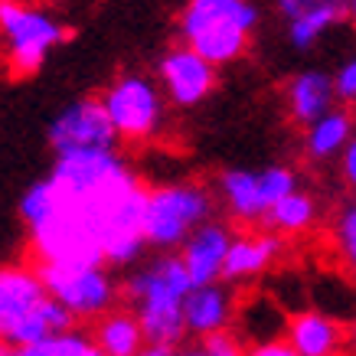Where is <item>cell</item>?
<instances>
[{"label": "cell", "instance_id": "1", "mask_svg": "<svg viewBox=\"0 0 356 356\" xmlns=\"http://www.w3.org/2000/svg\"><path fill=\"white\" fill-rule=\"evenodd\" d=\"M196 284L180 252H157L151 261L134 268L121 281V298L138 314L147 343L180 346L190 337L184 317L186 294Z\"/></svg>", "mask_w": 356, "mask_h": 356}, {"label": "cell", "instance_id": "2", "mask_svg": "<svg viewBox=\"0 0 356 356\" xmlns=\"http://www.w3.org/2000/svg\"><path fill=\"white\" fill-rule=\"evenodd\" d=\"M255 23L259 7L252 0H186L180 13V36L213 65H226L248 49Z\"/></svg>", "mask_w": 356, "mask_h": 356}, {"label": "cell", "instance_id": "3", "mask_svg": "<svg viewBox=\"0 0 356 356\" xmlns=\"http://www.w3.org/2000/svg\"><path fill=\"white\" fill-rule=\"evenodd\" d=\"M216 200L213 193L200 184H170L151 190L147 203V219H144V236L154 252H173L186 238L193 236V229L213 219Z\"/></svg>", "mask_w": 356, "mask_h": 356}, {"label": "cell", "instance_id": "4", "mask_svg": "<svg viewBox=\"0 0 356 356\" xmlns=\"http://www.w3.org/2000/svg\"><path fill=\"white\" fill-rule=\"evenodd\" d=\"M0 30H3V59L7 76H36L53 46L69 40V33L40 7L23 0H0Z\"/></svg>", "mask_w": 356, "mask_h": 356}, {"label": "cell", "instance_id": "5", "mask_svg": "<svg viewBox=\"0 0 356 356\" xmlns=\"http://www.w3.org/2000/svg\"><path fill=\"white\" fill-rule=\"evenodd\" d=\"M46 291L76 314L79 321H98L121 298V284L111 281L105 265H69V261H33Z\"/></svg>", "mask_w": 356, "mask_h": 356}, {"label": "cell", "instance_id": "6", "mask_svg": "<svg viewBox=\"0 0 356 356\" xmlns=\"http://www.w3.org/2000/svg\"><path fill=\"white\" fill-rule=\"evenodd\" d=\"M46 138L56 157L82 151H118V144H124L102 98H79L65 105L53 118Z\"/></svg>", "mask_w": 356, "mask_h": 356}, {"label": "cell", "instance_id": "7", "mask_svg": "<svg viewBox=\"0 0 356 356\" xmlns=\"http://www.w3.org/2000/svg\"><path fill=\"white\" fill-rule=\"evenodd\" d=\"M102 102H105L124 144H144L161 128L163 102L157 86L147 76H121L118 82L105 88Z\"/></svg>", "mask_w": 356, "mask_h": 356}, {"label": "cell", "instance_id": "8", "mask_svg": "<svg viewBox=\"0 0 356 356\" xmlns=\"http://www.w3.org/2000/svg\"><path fill=\"white\" fill-rule=\"evenodd\" d=\"M157 76H161V86L167 88L173 105L193 108L216 86V65L196 53L193 46L184 43L163 56L161 65H157Z\"/></svg>", "mask_w": 356, "mask_h": 356}, {"label": "cell", "instance_id": "9", "mask_svg": "<svg viewBox=\"0 0 356 356\" xmlns=\"http://www.w3.org/2000/svg\"><path fill=\"white\" fill-rule=\"evenodd\" d=\"M236 291H232V281L219 278L209 284H196L193 291L186 294L184 304V317H186V330L190 337L203 340V337L226 330L236 321Z\"/></svg>", "mask_w": 356, "mask_h": 356}, {"label": "cell", "instance_id": "10", "mask_svg": "<svg viewBox=\"0 0 356 356\" xmlns=\"http://www.w3.org/2000/svg\"><path fill=\"white\" fill-rule=\"evenodd\" d=\"M288 340L301 356H340L346 353V324L321 307H301L288 321Z\"/></svg>", "mask_w": 356, "mask_h": 356}, {"label": "cell", "instance_id": "11", "mask_svg": "<svg viewBox=\"0 0 356 356\" xmlns=\"http://www.w3.org/2000/svg\"><path fill=\"white\" fill-rule=\"evenodd\" d=\"M232 238H236L232 229L226 222H216V219H209L200 229H193V236L180 245V255H184L186 268H190L193 284H209V281L222 278Z\"/></svg>", "mask_w": 356, "mask_h": 356}, {"label": "cell", "instance_id": "12", "mask_svg": "<svg viewBox=\"0 0 356 356\" xmlns=\"http://www.w3.org/2000/svg\"><path fill=\"white\" fill-rule=\"evenodd\" d=\"M46 294L49 291L36 265H3L0 268V330H7L33 307H40Z\"/></svg>", "mask_w": 356, "mask_h": 356}, {"label": "cell", "instance_id": "13", "mask_svg": "<svg viewBox=\"0 0 356 356\" xmlns=\"http://www.w3.org/2000/svg\"><path fill=\"white\" fill-rule=\"evenodd\" d=\"M281 248H284L281 232H271V229H261L255 236H236L232 245H229L222 278L226 281L255 278V275H261L265 268H271L278 261Z\"/></svg>", "mask_w": 356, "mask_h": 356}, {"label": "cell", "instance_id": "14", "mask_svg": "<svg viewBox=\"0 0 356 356\" xmlns=\"http://www.w3.org/2000/svg\"><path fill=\"white\" fill-rule=\"evenodd\" d=\"M288 321H291V311H284L275 294H259L236 311L232 330L248 343H268L288 334Z\"/></svg>", "mask_w": 356, "mask_h": 356}, {"label": "cell", "instance_id": "15", "mask_svg": "<svg viewBox=\"0 0 356 356\" xmlns=\"http://www.w3.org/2000/svg\"><path fill=\"white\" fill-rule=\"evenodd\" d=\"M337 98V82L327 72L307 69L288 82V111L298 124H314L317 118H324L334 108Z\"/></svg>", "mask_w": 356, "mask_h": 356}, {"label": "cell", "instance_id": "16", "mask_svg": "<svg viewBox=\"0 0 356 356\" xmlns=\"http://www.w3.org/2000/svg\"><path fill=\"white\" fill-rule=\"evenodd\" d=\"M219 190L226 200L229 216L236 222H261L271 206L261 190V173L259 170H222L219 177Z\"/></svg>", "mask_w": 356, "mask_h": 356}, {"label": "cell", "instance_id": "17", "mask_svg": "<svg viewBox=\"0 0 356 356\" xmlns=\"http://www.w3.org/2000/svg\"><path fill=\"white\" fill-rule=\"evenodd\" d=\"M92 337L108 356H138L147 343L144 327L131 307H111L108 314H102L92 327Z\"/></svg>", "mask_w": 356, "mask_h": 356}, {"label": "cell", "instance_id": "18", "mask_svg": "<svg viewBox=\"0 0 356 356\" xmlns=\"http://www.w3.org/2000/svg\"><path fill=\"white\" fill-rule=\"evenodd\" d=\"M350 17V3L346 0H314L304 13L288 20V40L294 49H311L330 26Z\"/></svg>", "mask_w": 356, "mask_h": 356}, {"label": "cell", "instance_id": "19", "mask_svg": "<svg viewBox=\"0 0 356 356\" xmlns=\"http://www.w3.org/2000/svg\"><path fill=\"white\" fill-rule=\"evenodd\" d=\"M350 134H353V118L346 111L330 108L324 118H317L307 128V157L311 161H330L337 154L346 151L350 144Z\"/></svg>", "mask_w": 356, "mask_h": 356}, {"label": "cell", "instance_id": "20", "mask_svg": "<svg viewBox=\"0 0 356 356\" xmlns=\"http://www.w3.org/2000/svg\"><path fill=\"white\" fill-rule=\"evenodd\" d=\"M314 216H317L314 196L304 193V190H294V193H288L284 200H278V203L265 213L261 229H271V232H281V236H291V232L311 229Z\"/></svg>", "mask_w": 356, "mask_h": 356}, {"label": "cell", "instance_id": "21", "mask_svg": "<svg viewBox=\"0 0 356 356\" xmlns=\"http://www.w3.org/2000/svg\"><path fill=\"white\" fill-rule=\"evenodd\" d=\"M261 173V190H265V200H268V206H275L278 200H284L288 193H294L298 190V177H294V170H288V167H265Z\"/></svg>", "mask_w": 356, "mask_h": 356}, {"label": "cell", "instance_id": "22", "mask_svg": "<svg viewBox=\"0 0 356 356\" xmlns=\"http://www.w3.org/2000/svg\"><path fill=\"white\" fill-rule=\"evenodd\" d=\"M337 245H340V255L346 259V265L356 271V203H350L337 219Z\"/></svg>", "mask_w": 356, "mask_h": 356}, {"label": "cell", "instance_id": "23", "mask_svg": "<svg viewBox=\"0 0 356 356\" xmlns=\"http://www.w3.org/2000/svg\"><path fill=\"white\" fill-rule=\"evenodd\" d=\"M203 346L209 350V356H245V350H242V337H238L232 327L203 337Z\"/></svg>", "mask_w": 356, "mask_h": 356}, {"label": "cell", "instance_id": "24", "mask_svg": "<svg viewBox=\"0 0 356 356\" xmlns=\"http://www.w3.org/2000/svg\"><path fill=\"white\" fill-rule=\"evenodd\" d=\"M334 82H337V98H343V102H356V59H350V63L337 72Z\"/></svg>", "mask_w": 356, "mask_h": 356}, {"label": "cell", "instance_id": "25", "mask_svg": "<svg viewBox=\"0 0 356 356\" xmlns=\"http://www.w3.org/2000/svg\"><path fill=\"white\" fill-rule=\"evenodd\" d=\"M245 356H301V353L291 346L288 337H281V340H268V343H252L245 350Z\"/></svg>", "mask_w": 356, "mask_h": 356}, {"label": "cell", "instance_id": "26", "mask_svg": "<svg viewBox=\"0 0 356 356\" xmlns=\"http://www.w3.org/2000/svg\"><path fill=\"white\" fill-rule=\"evenodd\" d=\"M343 177H346V184H350V190H356V138L346 144V151H343Z\"/></svg>", "mask_w": 356, "mask_h": 356}, {"label": "cell", "instance_id": "27", "mask_svg": "<svg viewBox=\"0 0 356 356\" xmlns=\"http://www.w3.org/2000/svg\"><path fill=\"white\" fill-rule=\"evenodd\" d=\"M314 0H278V10L288 17V20H294L298 13H304L307 7H311Z\"/></svg>", "mask_w": 356, "mask_h": 356}, {"label": "cell", "instance_id": "28", "mask_svg": "<svg viewBox=\"0 0 356 356\" xmlns=\"http://www.w3.org/2000/svg\"><path fill=\"white\" fill-rule=\"evenodd\" d=\"M138 356H177V346L173 343H144Z\"/></svg>", "mask_w": 356, "mask_h": 356}, {"label": "cell", "instance_id": "29", "mask_svg": "<svg viewBox=\"0 0 356 356\" xmlns=\"http://www.w3.org/2000/svg\"><path fill=\"white\" fill-rule=\"evenodd\" d=\"M177 356H209V350L203 346V340H196L193 346H177Z\"/></svg>", "mask_w": 356, "mask_h": 356}, {"label": "cell", "instance_id": "30", "mask_svg": "<svg viewBox=\"0 0 356 356\" xmlns=\"http://www.w3.org/2000/svg\"><path fill=\"white\" fill-rule=\"evenodd\" d=\"M346 350L356 353V317L350 321V327H346Z\"/></svg>", "mask_w": 356, "mask_h": 356}, {"label": "cell", "instance_id": "31", "mask_svg": "<svg viewBox=\"0 0 356 356\" xmlns=\"http://www.w3.org/2000/svg\"><path fill=\"white\" fill-rule=\"evenodd\" d=\"M82 356H108V353H105V350H102V346H98V343H92V346H88V350H86V353H82Z\"/></svg>", "mask_w": 356, "mask_h": 356}, {"label": "cell", "instance_id": "32", "mask_svg": "<svg viewBox=\"0 0 356 356\" xmlns=\"http://www.w3.org/2000/svg\"><path fill=\"white\" fill-rule=\"evenodd\" d=\"M350 3V20H353V26H356V0H346Z\"/></svg>", "mask_w": 356, "mask_h": 356}, {"label": "cell", "instance_id": "33", "mask_svg": "<svg viewBox=\"0 0 356 356\" xmlns=\"http://www.w3.org/2000/svg\"><path fill=\"white\" fill-rule=\"evenodd\" d=\"M340 356H356V353H350V350H346V353H340Z\"/></svg>", "mask_w": 356, "mask_h": 356}]
</instances>
